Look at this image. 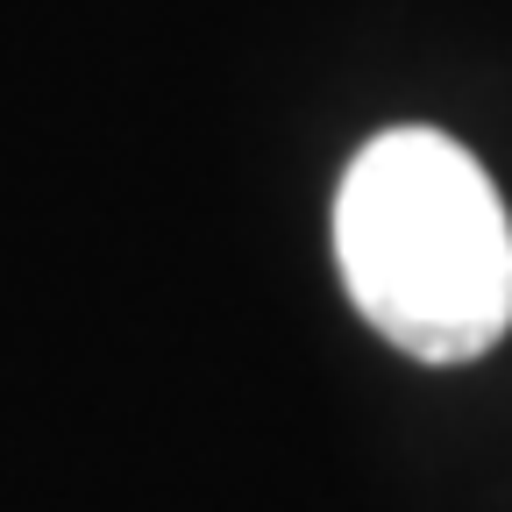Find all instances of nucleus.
<instances>
[{"instance_id": "obj_1", "label": "nucleus", "mask_w": 512, "mask_h": 512, "mask_svg": "<svg viewBox=\"0 0 512 512\" xmlns=\"http://www.w3.org/2000/svg\"><path fill=\"white\" fill-rule=\"evenodd\" d=\"M342 285L420 363H470L512 328V221L484 164L441 128H384L335 192Z\"/></svg>"}]
</instances>
